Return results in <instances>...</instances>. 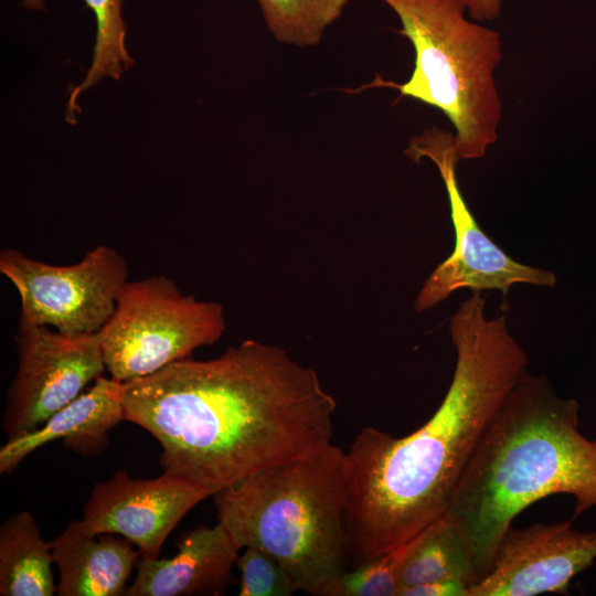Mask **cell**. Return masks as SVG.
I'll return each mask as SVG.
<instances>
[{
  "label": "cell",
  "instance_id": "6da1fadb",
  "mask_svg": "<svg viewBox=\"0 0 596 596\" xmlns=\"http://www.w3.org/2000/svg\"><path fill=\"white\" fill-rule=\"evenodd\" d=\"M124 406L158 440L163 471L212 496L330 444L337 408L313 369L252 339L124 383Z\"/></svg>",
  "mask_w": 596,
  "mask_h": 596
},
{
  "label": "cell",
  "instance_id": "7a4b0ae2",
  "mask_svg": "<svg viewBox=\"0 0 596 596\" xmlns=\"http://www.w3.org/2000/svg\"><path fill=\"white\" fill-rule=\"evenodd\" d=\"M479 291L449 320L456 366L447 393L417 430L397 438L363 428L344 456V515L365 545L391 550L443 515L488 424L529 358L505 316H485Z\"/></svg>",
  "mask_w": 596,
  "mask_h": 596
},
{
  "label": "cell",
  "instance_id": "3957f363",
  "mask_svg": "<svg viewBox=\"0 0 596 596\" xmlns=\"http://www.w3.org/2000/svg\"><path fill=\"white\" fill-rule=\"evenodd\" d=\"M560 493L575 498L574 517L596 505V439L578 430L575 400L525 371L488 424L445 511L470 544L479 581L514 518Z\"/></svg>",
  "mask_w": 596,
  "mask_h": 596
},
{
  "label": "cell",
  "instance_id": "277c9868",
  "mask_svg": "<svg viewBox=\"0 0 596 596\" xmlns=\"http://www.w3.org/2000/svg\"><path fill=\"white\" fill-rule=\"evenodd\" d=\"M344 456L331 441L212 496L217 522L238 547L270 554L312 596H328L349 563Z\"/></svg>",
  "mask_w": 596,
  "mask_h": 596
},
{
  "label": "cell",
  "instance_id": "5b68a950",
  "mask_svg": "<svg viewBox=\"0 0 596 596\" xmlns=\"http://www.w3.org/2000/svg\"><path fill=\"white\" fill-rule=\"evenodd\" d=\"M397 15L396 32L412 43L413 72L404 83L376 76L390 87L440 110L455 128L459 160L486 156L499 137L502 99L494 73L502 58L500 34L466 15L465 0H382Z\"/></svg>",
  "mask_w": 596,
  "mask_h": 596
},
{
  "label": "cell",
  "instance_id": "8992f818",
  "mask_svg": "<svg viewBox=\"0 0 596 596\" xmlns=\"http://www.w3.org/2000/svg\"><path fill=\"white\" fill-rule=\"evenodd\" d=\"M222 305L183 295L164 275L127 280L99 331L106 370L123 383L151 375L217 341Z\"/></svg>",
  "mask_w": 596,
  "mask_h": 596
},
{
  "label": "cell",
  "instance_id": "52a82bcc",
  "mask_svg": "<svg viewBox=\"0 0 596 596\" xmlns=\"http://www.w3.org/2000/svg\"><path fill=\"white\" fill-rule=\"evenodd\" d=\"M414 162L429 159L443 179L455 231L453 253L429 275L419 290L414 308L425 311L447 299L454 291L498 289L504 297L514 284L553 287V273L519 263L503 252L480 228L466 203L457 179L459 161L454 134L436 126L413 137L404 150Z\"/></svg>",
  "mask_w": 596,
  "mask_h": 596
},
{
  "label": "cell",
  "instance_id": "ba28073f",
  "mask_svg": "<svg viewBox=\"0 0 596 596\" xmlns=\"http://www.w3.org/2000/svg\"><path fill=\"white\" fill-rule=\"evenodd\" d=\"M0 273L19 294V319L68 336L99 332L111 317L129 275L126 259L107 245H97L78 263L66 266L2 249Z\"/></svg>",
  "mask_w": 596,
  "mask_h": 596
},
{
  "label": "cell",
  "instance_id": "9c48e42d",
  "mask_svg": "<svg viewBox=\"0 0 596 596\" xmlns=\"http://www.w3.org/2000/svg\"><path fill=\"white\" fill-rule=\"evenodd\" d=\"M14 342L18 368L1 422L8 438L40 427L106 370L99 332L68 336L19 319Z\"/></svg>",
  "mask_w": 596,
  "mask_h": 596
},
{
  "label": "cell",
  "instance_id": "30bf717a",
  "mask_svg": "<svg viewBox=\"0 0 596 596\" xmlns=\"http://www.w3.org/2000/svg\"><path fill=\"white\" fill-rule=\"evenodd\" d=\"M209 497L205 488L169 472L134 479L118 469L93 487L81 522L88 534H119L143 557L158 558L181 519Z\"/></svg>",
  "mask_w": 596,
  "mask_h": 596
},
{
  "label": "cell",
  "instance_id": "8fae6325",
  "mask_svg": "<svg viewBox=\"0 0 596 596\" xmlns=\"http://www.w3.org/2000/svg\"><path fill=\"white\" fill-rule=\"evenodd\" d=\"M595 560L596 532L578 531L571 521L511 525L490 572L470 587L469 596L565 594L572 579Z\"/></svg>",
  "mask_w": 596,
  "mask_h": 596
},
{
  "label": "cell",
  "instance_id": "7c38bea8",
  "mask_svg": "<svg viewBox=\"0 0 596 596\" xmlns=\"http://www.w3.org/2000/svg\"><path fill=\"white\" fill-rule=\"evenodd\" d=\"M177 547L178 553L170 558L142 556L137 564V576L125 595L216 596L227 593L241 549L220 522L184 532Z\"/></svg>",
  "mask_w": 596,
  "mask_h": 596
},
{
  "label": "cell",
  "instance_id": "4fadbf2b",
  "mask_svg": "<svg viewBox=\"0 0 596 596\" xmlns=\"http://www.w3.org/2000/svg\"><path fill=\"white\" fill-rule=\"evenodd\" d=\"M123 421L124 383L100 375L40 427L8 438L0 448V472H12L30 454L56 439L67 450L97 456L108 446V432Z\"/></svg>",
  "mask_w": 596,
  "mask_h": 596
},
{
  "label": "cell",
  "instance_id": "5bb4252c",
  "mask_svg": "<svg viewBox=\"0 0 596 596\" xmlns=\"http://www.w3.org/2000/svg\"><path fill=\"white\" fill-rule=\"evenodd\" d=\"M60 572L58 596H123L141 555L125 538L88 534L81 520H71L51 541Z\"/></svg>",
  "mask_w": 596,
  "mask_h": 596
},
{
  "label": "cell",
  "instance_id": "9a60e30c",
  "mask_svg": "<svg viewBox=\"0 0 596 596\" xmlns=\"http://www.w3.org/2000/svg\"><path fill=\"white\" fill-rule=\"evenodd\" d=\"M51 542L43 540L34 517L20 511L0 526V595L52 596Z\"/></svg>",
  "mask_w": 596,
  "mask_h": 596
},
{
  "label": "cell",
  "instance_id": "2e32d148",
  "mask_svg": "<svg viewBox=\"0 0 596 596\" xmlns=\"http://www.w3.org/2000/svg\"><path fill=\"white\" fill-rule=\"evenodd\" d=\"M438 581H460L470 587L479 581L470 544L447 513L412 539L400 571V589Z\"/></svg>",
  "mask_w": 596,
  "mask_h": 596
},
{
  "label": "cell",
  "instance_id": "e0dca14e",
  "mask_svg": "<svg viewBox=\"0 0 596 596\" xmlns=\"http://www.w3.org/2000/svg\"><path fill=\"white\" fill-rule=\"evenodd\" d=\"M93 11L96 21V40L93 61L84 79L70 92L66 105V120L75 124L78 96L105 77L119 79L128 71L134 60L126 49V26L121 15L123 0H84ZM30 9H39L42 0H25Z\"/></svg>",
  "mask_w": 596,
  "mask_h": 596
},
{
  "label": "cell",
  "instance_id": "ac0fdd59",
  "mask_svg": "<svg viewBox=\"0 0 596 596\" xmlns=\"http://www.w3.org/2000/svg\"><path fill=\"white\" fill-rule=\"evenodd\" d=\"M269 32L285 44L317 45L349 0H256Z\"/></svg>",
  "mask_w": 596,
  "mask_h": 596
},
{
  "label": "cell",
  "instance_id": "d6986e66",
  "mask_svg": "<svg viewBox=\"0 0 596 596\" xmlns=\"http://www.w3.org/2000/svg\"><path fill=\"white\" fill-rule=\"evenodd\" d=\"M412 539L340 575L328 596H398L400 571Z\"/></svg>",
  "mask_w": 596,
  "mask_h": 596
},
{
  "label": "cell",
  "instance_id": "ffe728a7",
  "mask_svg": "<svg viewBox=\"0 0 596 596\" xmlns=\"http://www.w3.org/2000/svg\"><path fill=\"white\" fill-rule=\"evenodd\" d=\"M240 571V596H290L297 587L286 568L257 547H244L235 563Z\"/></svg>",
  "mask_w": 596,
  "mask_h": 596
},
{
  "label": "cell",
  "instance_id": "44dd1931",
  "mask_svg": "<svg viewBox=\"0 0 596 596\" xmlns=\"http://www.w3.org/2000/svg\"><path fill=\"white\" fill-rule=\"evenodd\" d=\"M470 585L460 581H438L401 588L398 596H469Z\"/></svg>",
  "mask_w": 596,
  "mask_h": 596
},
{
  "label": "cell",
  "instance_id": "7402d4cb",
  "mask_svg": "<svg viewBox=\"0 0 596 596\" xmlns=\"http://www.w3.org/2000/svg\"><path fill=\"white\" fill-rule=\"evenodd\" d=\"M468 15L478 22L494 20L501 11V0H465Z\"/></svg>",
  "mask_w": 596,
  "mask_h": 596
}]
</instances>
